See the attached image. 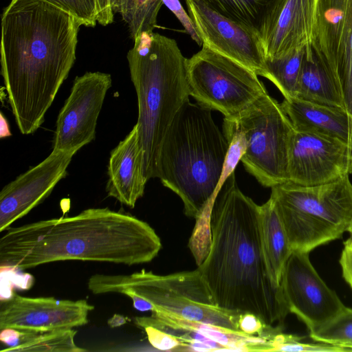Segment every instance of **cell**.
Returning a JSON list of instances; mask_svg holds the SVG:
<instances>
[{
    "label": "cell",
    "mask_w": 352,
    "mask_h": 352,
    "mask_svg": "<svg viewBox=\"0 0 352 352\" xmlns=\"http://www.w3.org/2000/svg\"><path fill=\"white\" fill-rule=\"evenodd\" d=\"M126 322V318L119 314H115L108 320V324L111 327H116L125 324Z\"/></svg>",
    "instance_id": "cell-37"
},
{
    "label": "cell",
    "mask_w": 352,
    "mask_h": 352,
    "mask_svg": "<svg viewBox=\"0 0 352 352\" xmlns=\"http://www.w3.org/2000/svg\"><path fill=\"white\" fill-rule=\"evenodd\" d=\"M87 287L94 294H135L160 311L234 331L241 314L219 307L198 269L159 275L145 270L131 274H94Z\"/></svg>",
    "instance_id": "cell-7"
},
{
    "label": "cell",
    "mask_w": 352,
    "mask_h": 352,
    "mask_svg": "<svg viewBox=\"0 0 352 352\" xmlns=\"http://www.w3.org/2000/svg\"><path fill=\"white\" fill-rule=\"evenodd\" d=\"M12 135V133L10 131L8 123L6 119L4 118L2 113H1V132L0 137L1 138H7Z\"/></svg>",
    "instance_id": "cell-36"
},
{
    "label": "cell",
    "mask_w": 352,
    "mask_h": 352,
    "mask_svg": "<svg viewBox=\"0 0 352 352\" xmlns=\"http://www.w3.org/2000/svg\"><path fill=\"white\" fill-rule=\"evenodd\" d=\"M77 331L73 328L44 332H23L19 343L1 352H82L74 341Z\"/></svg>",
    "instance_id": "cell-23"
},
{
    "label": "cell",
    "mask_w": 352,
    "mask_h": 352,
    "mask_svg": "<svg viewBox=\"0 0 352 352\" xmlns=\"http://www.w3.org/2000/svg\"><path fill=\"white\" fill-rule=\"evenodd\" d=\"M80 25L43 0H11L1 18V74L15 122L36 132L76 60Z\"/></svg>",
    "instance_id": "cell-1"
},
{
    "label": "cell",
    "mask_w": 352,
    "mask_h": 352,
    "mask_svg": "<svg viewBox=\"0 0 352 352\" xmlns=\"http://www.w3.org/2000/svg\"><path fill=\"white\" fill-rule=\"evenodd\" d=\"M202 45L267 78L266 59L260 36L199 0H186Z\"/></svg>",
    "instance_id": "cell-13"
},
{
    "label": "cell",
    "mask_w": 352,
    "mask_h": 352,
    "mask_svg": "<svg viewBox=\"0 0 352 352\" xmlns=\"http://www.w3.org/2000/svg\"><path fill=\"white\" fill-rule=\"evenodd\" d=\"M318 0H279L261 35L266 60L311 45Z\"/></svg>",
    "instance_id": "cell-16"
},
{
    "label": "cell",
    "mask_w": 352,
    "mask_h": 352,
    "mask_svg": "<svg viewBox=\"0 0 352 352\" xmlns=\"http://www.w3.org/2000/svg\"><path fill=\"white\" fill-rule=\"evenodd\" d=\"M339 263L342 277L352 289V239L349 237L344 242Z\"/></svg>",
    "instance_id": "cell-33"
},
{
    "label": "cell",
    "mask_w": 352,
    "mask_h": 352,
    "mask_svg": "<svg viewBox=\"0 0 352 352\" xmlns=\"http://www.w3.org/2000/svg\"><path fill=\"white\" fill-rule=\"evenodd\" d=\"M272 188L273 200L293 250L309 253L340 239L352 222L349 175L303 186L290 182Z\"/></svg>",
    "instance_id": "cell-6"
},
{
    "label": "cell",
    "mask_w": 352,
    "mask_h": 352,
    "mask_svg": "<svg viewBox=\"0 0 352 352\" xmlns=\"http://www.w3.org/2000/svg\"><path fill=\"white\" fill-rule=\"evenodd\" d=\"M309 254L293 250L285 266L280 285L290 313L310 331L333 318L344 305L318 274Z\"/></svg>",
    "instance_id": "cell-12"
},
{
    "label": "cell",
    "mask_w": 352,
    "mask_h": 352,
    "mask_svg": "<svg viewBox=\"0 0 352 352\" xmlns=\"http://www.w3.org/2000/svg\"><path fill=\"white\" fill-rule=\"evenodd\" d=\"M309 337L352 351V308L344 306L333 318L310 331Z\"/></svg>",
    "instance_id": "cell-26"
},
{
    "label": "cell",
    "mask_w": 352,
    "mask_h": 352,
    "mask_svg": "<svg viewBox=\"0 0 352 352\" xmlns=\"http://www.w3.org/2000/svg\"><path fill=\"white\" fill-rule=\"evenodd\" d=\"M347 232L349 234V238L352 239V222H351Z\"/></svg>",
    "instance_id": "cell-38"
},
{
    "label": "cell",
    "mask_w": 352,
    "mask_h": 352,
    "mask_svg": "<svg viewBox=\"0 0 352 352\" xmlns=\"http://www.w3.org/2000/svg\"><path fill=\"white\" fill-rule=\"evenodd\" d=\"M208 7L261 35L279 0H199Z\"/></svg>",
    "instance_id": "cell-22"
},
{
    "label": "cell",
    "mask_w": 352,
    "mask_h": 352,
    "mask_svg": "<svg viewBox=\"0 0 352 352\" xmlns=\"http://www.w3.org/2000/svg\"><path fill=\"white\" fill-rule=\"evenodd\" d=\"M296 98L344 108L342 92L336 76L310 44L305 48Z\"/></svg>",
    "instance_id": "cell-20"
},
{
    "label": "cell",
    "mask_w": 352,
    "mask_h": 352,
    "mask_svg": "<svg viewBox=\"0 0 352 352\" xmlns=\"http://www.w3.org/2000/svg\"><path fill=\"white\" fill-rule=\"evenodd\" d=\"M229 147L212 110L186 102L161 146L157 178L182 199L189 217L209 218Z\"/></svg>",
    "instance_id": "cell-4"
},
{
    "label": "cell",
    "mask_w": 352,
    "mask_h": 352,
    "mask_svg": "<svg viewBox=\"0 0 352 352\" xmlns=\"http://www.w3.org/2000/svg\"><path fill=\"white\" fill-rule=\"evenodd\" d=\"M96 6L97 21L103 26L111 23L114 16L111 0H96Z\"/></svg>",
    "instance_id": "cell-34"
},
{
    "label": "cell",
    "mask_w": 352,
    "mask_h": 352,
    "mask_svg": "<svg viewBox=\"0 0 352 352\" xmlns=\"http://www.w3.org/2000/svg\"><path fill=\"white\" fill-rule=\"evenodd\" d=\"M264 256L273 283L280 286L282 274L293 250L273 200L260 206Z\"/></svg>",
    "instance_id": "cell-21"
},
{
    "label": "cell",
    "mask_w": 352,
    "mask_h": 352,
    "mask_svg": "<svg viewBox=\"0 0 352 352\" xmlns=\"http://www.w3.org/2000/svg\"><path fill=\"white\" fill-rule=\"evenodd\" d=\"M280 104L295 130L320 133L352 144V114L344 108L298 98L284 99Z\"/></svg>",
    "instance_id": "cell-18"
},
{
    "label": "cell",
    "mask_w": 352,
    "mask_h": 352,
    "mask_svg": "<svg viewBox=\"0 0 352 352\" xmlns=\"http://www.w3.org/2000/svg\"><path fill=\"white\" fill-rule=\"evenodd\" d=\"M233 120L247 142L241 159L245 169L264 187L289 182L288 149L294 128L280 103L267 94Z\"/></svg>",
    "instance_id": "cell-9"
},
{
    "label": "cell",
    "mask_w": 352,
    "mask_h": 352,
    "mask_svg": "<svg viewBox=\"0 0 352 352\" xmlns=\"http://www.w3.org/2000/svg\"><path fill=\"white\" fill-rule=\"evenodd\" d=\"M108 196L133 208L144 195L148 182L144 173V151L136 124L110 153L107 166Z\"/></svg>",
    "instance_id": "cell-17"
},
{
    "label": "cell",
    "mask_w": 352,
    "mask_h": 352,
    "mask_svg": "<svg viewBox=\"0 0 352 352\" xmlns=\"http://www.w3.org/2000/svg\"><path fill=\"white\" fill-rule=\"evenodd\" d=\"M112 84L109 74L77 76L56 122L53 149L76 153L95 140L98 119Z\"/></svg>",
    "instance_id": "cell-10"
},
{
    "label": "cell",
    "mask_w": 352,
    "mask_h": 352,
    "mask_svg": "<svg viewBox=\"0 0 352 352\" xmlns=\"http://www.w3.org/2000/svg\"><path fill=\"white\" fill-rule=\"evenodd\" d=\"M142 328H144L149 343L154 348L160 351H185L183 342L175 335L151 325Z\"/></svg>",
    "instance_id": "cell-31"
},
{
    "label": "cell",
    "mask_w": 352,
    "mask_h": 352,
    "mask_svg": "<svg viewBox=\"0 0 352 352\" xmlns=\"http://www.w3.org/2000/svg\"><path fill=\"white\" fill-rule=\"evenodd\" d=\"M306 46L283 56L266 60L267 79L278 89L284 99L296 98Z\"/></svg>",
    "instance_id": "cell-25"
},
{
    "label": "cell",
    "mask_w": 352,
    "mask_h": 352,
    "mask_svg": "<svg viewBox=\"0 0 352 352\" xmlns=\"http://www.w3.org/2000/svg\"><path fill=\"white\" fill-rule=\"evenodd\" d=\"M190 96L234 120L267 91L254 72L206 45L186 61Z\"/></svg>",
    "instance_id": "cell-8"
},
{
    "label": "cell",
    "mask_w": 352,
    "mask_h": 352,
    "mask_svg": "<svg viewBox=\"0 0 352 352\" xmlns=\"http://www.w3.org/2000/svg\"><path fill=\"white\" fill-rule=\"evenodd\" d=\"M20 336L21 331L14 329L6 328L1 330L0 340L8 346H12L19 343Z\"/></svg>",
    "instance_id": "cell-35"
},
{
    "label": "cell",
    "mask_w": 352,
    "mask_h": 352,
    "mask_svg": "<svg viewBox=\"0 0 352 352\" xmlns=\"http://www.w3.org/2000/svg\"><path fill=\"white\" fill-rule=\"evenodd\" d=\"M75 154L73 151L53 149L44 160L2 188L0 192L1 232L51 194L56 185L67 175V168Z\"/></svg>",
    "instance_id": "cell-15"
},
{
    "label": "cell",
    "mask_w": 352,
    "mask_h": 352,
    "mask_svg": "<svg viewBox=\"0 0 352 352\" xmlns=\"http://www.w3.org/2000/svg\"><path fill=\"white\" fill-rule=\"evenodd\" d=\"M170 10L175 15L182 24L186 32L199 45H202L201 39L196 30L195 26L189 14L182 8L179 0H162Z\"/></svg>",
    "instance_id": "cell-32"
},
{
    "label": "cell",
    "mask_w": 352,
    "mask_h": 352,
    "mask_svg": "<svg viewBox=\"0 0 352 352\" xmlns=\"http://www.w3.org/2000/svg\"><path fill=\"white\" fill-rule=\"evenodd\" d=\"M304 337L278 332L272 339L271 351L306 352H347L349 349L332 344L317 342L306 343Z\"/></svg>",
    "instance_id": "cell-29"
},
{
    "label": "cell",
    "mask_w": 352,
    "mask_h": 352,
    "mask_svg": "<svg viewBox=\"0 0 352 352\" xmlns=\"http://www.w3.org/2000/svg\"><path fill=\"white\" fill-rule=\"evenodd\" d=\"M163 4L162 0H115L113 10L120 14L134 41L157 27V16Z\"/></svg>",
    "instance_id": "cell-24"
},
{
    "label": "cell",
    "mask_w": 352,
    "mask_h": 352,
    "mask_svg": "<svg viewBox=\"0 0 352 352\" xmlns=\"http://www.w3.org/2000/svg\"><path fill=\"white\" fill-rule=\"evenodd\" d=\"M223 131L228 141L229 147L219 184V190L227 178L234 172L247 147L245 136L234 120L224 118Z\"/></svg>",
    "instance_id": "cell-28"
},
{
    "label": "cell",
    "mask_w": 352,
    "mask_h": 352,
    "mask_svg": "<svg viewBox=\"0 0 352 352\" xmlns=\"http://www.w3.org/2000/svg\"><path fill=\"white\" fill-rule=\"evenodd\" d=\"M0 239L1 266L26 270L63 261L133 265L151 261L162 248L146 222L109 208L8 228Z\"/></svg>",
    "instance_id": "cell-3"
},
{
    "label": "cell",
    "mask_w": 352,
    "mask_h": 352,
    "mask_svg": "<svg viewBox=\"0 0 352 352\" xmlns=\"http://www.w3.org/2000/svg\"><path fill=\"white\" fill-rule=\"evenodd\" d=\"M94 309L86 300L32 298L13 294L1 300L0 329L37 333L74 328L86 324L89 313Z\"/></svg>",
    "instance_id": "cell-14"
},
{
    "label": "cell",
    "mask_w": 352,
    "mask_h": 352,
    "mask_svg": "<svg viewBox=\"0 0 352 352\" xmlns=\"http://www.w3.org/2000/svg\"><path fill=\"white\" fill-rule=\"evenodd\" d=\"M335 75L343 98L352 102V0H349L342 49L335 67Z\"/></svg>",
    "instance_id": "cell-27"
},
{
    "label": "cell",
    "mask_w": 352,
    "mask_h": 352,
    "mask_svg": "<svg viewBox=\"0 0 352 352\" xmlns=\"http://www.w3.org/2000/svg\"><path fill=\"white\" fill-rule=\"evenodd\" d=\"M290 182L312 186L352 174V144L320 133L294 130L288 149Z\"/></svg>",
    "instance_id": "cell-11"
},
{
    "label": "cell",
    "mask_w": 352,
    "mask_h": 352,
    "mask_svg": "<svg viewBox=\"0 0 352 352\" xmlns=\"http://www.w3.org/2000/svg\"><path fill=\"white\" fill-rule=\"evenodd\" d=\"M260 216V206L243 193L232 173L211 206L209 245L197 269L219 307L283 327L290 311L281 285L269 274Z\"/></svg>",
    "instance_id": "cell-2"
},
{
    "label": "cell",
    "mask_w": 352,
    "mask_h": 352,
    "mask_svg": "<svg viewBox=\"0 0 352 352\" xmlns=\"http://www.w3.org/2000/svg\"><path fill=\"white\" fill-rule=\"evenodd\" d=\"M126 58L138 99L135 124L148 181L157 178L159 154L166 132L178 111L190 100L186 58L175 39L151 32L134 40Z\"/></svg>",
    "instance_id": "cell-5"
},
{
    "label": "cell",
    "mask_w": 352,
    "mask_h": 352,
    "mask_svg": "<svg viewBox=\"0 0 352 352\" xmlns=\"http://www.w3.org/2000/svg\"><path fill=\"white\" fill-rule=\"evenodd\" d=\"M135 322L140 327L151 325L196 332L223 346V351H271L272 349L270 337L248 335L164 312H152L149 317H135Z\"/></svg>",
    "instance_id": "cell-19"
},
{
    "label": "cell",
    "mask_w": 352,
    "mask_h": 352,
    "mask_svg": "<svg viewBox=\"0 0 352 352\" xmlns=\"http://www.w3.org/2000/svg\"><path fill=\"white\" fill-rule=\"evenodd\" d=\"M70 14L78 24L95 27L98 13L96 0H43Z\"/></svg>",
    "instance_id": "cell-30"
}]
</instances>
